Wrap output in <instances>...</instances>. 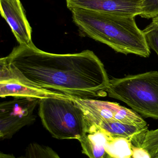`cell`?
<instances>
[{
  "label": "cell",
  "instance_id": "6da1fadb",
  "mask_svg": "<svg viewBox=\"0 0 158 158\" xmlns=\"http://www.w3.org/2000/svg\"><path fill=\"white\" fill-rule=\"evenodd\" d=\"M0 76L82 98L105 96L109 81L104 64L92 51L51 53L33 43L19 44L1 58Z\"/></svg>",
  "mask_w": 158,
  "mask_h": 158
},
{
  "label": "cell",
  "instance_id": "7a4b0ae2",
  "mask_svg": "<svg viewBox=\"0 0 158 158\" xmlns=\"http://www.w3.org/2000/svg\"><path fill=\"white\" fill-rule=\"evenodd\" d=\"M81 33L106 44L117 52L148 57L151 53L135 17L118 15L82 9L70 10Z\"/></svg>",
  "mask_w": 158,
  "mask_h": 158
},
{
  "label": "cell",
  "instance_id": "3957f363",
  "mask_svg": "<svg viewBox=\"0 0 158 158\" xmlns=\"http://www.w3.org/2000/svg\"><path fill=\"white\" fill-rule=\"evenodd\" d=\"M106 92L145 118L158 119V71L109 79Z\"/></svg>",
  "mask_w": 158,
  "mask_h": 158
},
{
  "label": "cell",
  "instance_id": "277c9868",
  "mask_svg": "<svg viewBox=\"0 0 158 158\" xmlns=\"http://www.w3.org/2000/svg\"><path fill=\"white\" fill-rule=\"evenodd\" d=\"M39 103V117L52 137L79 141L84 135L88 123L82 110L72 98H51L41 99Z\"/></svg>",
  "mask_w": 158,
  "mask_h": 158
},
{
  "label": "cell",
  "instance_id": "5b68a950",
  "mask_svg": "<svg viewBox=\"0 0 158 158\" xmlns=\"http://www.w3.org/2000/svg\"><path fill=\"white\" fill-rule=\"evenodd\" d=\"M40 100L29 98L14 97L0 104V138L10 139L25 126L36 119L34 110Z\"/></svg>",
  "mask_w": 158,
  "mask_h": 158
},
{
  "label": "cell",
  "instance_id": "8992f818",
  "mask_svg": "<svg viewBox=\"0 0 158 158\" xmlns=\"http://www.w3.org/2000/svg\"><path fill=\"white\" fill-rule=\"evenodd\" d=\"M142 2L143 0H66L70 10L78 8L134 17L142 14Z\"/></svg>",
  "mask_w": 158,
  "mask_h": 158
},
{
  "label": "cell",
  "instance_id": "52a82bcc",
  "mask_svg": "<svg viewBox=\"0 0 158 158\" xmlns=\"http://www.w3.org/2000/svg\"><path fill=\"white\" fill-rule=\"evenodd\" d=\"M0 10L19 44L29 45L33 43L32 28L19 0H0Z\"/></svg>",
  "mask_w": 158,
  "mask_h": 158
},
{
  "label": "cell",
  "instance_id": "ba28073f",
  "mask_svg": "<svg viewBox=\"0 0 158 158\" xmlns=\"http://www.w3.org/2000/svg\"><path fill=\"white\" fill-rule=\"evenodd\" d=\"M24 97L44 99L58 98L71 99L72 97L49 89L39 88L20 81L11 76L0 78V97Z\"/></svg>",
  "mask_w": 158,
  "mask_h": 158
},
{
  "label": "cell",
  "instance_id": "9c48e42d",
  "mask_svg": "<svg viewBox=\"0 0 158 158\" xmlns=\"http://www.w3.org/2000/svg\"><path fill=\"white\" fill-rule=\"evenodd\" d=\"M72 100L83 111L88 125L98 126L108 121L116 120L122 106L116 102L92 98H77Z\"/></svg>",
  "mask_w": 158,
  "mask_h": 158
},
{
  "label": "cell",
  "instance_id": "30bf717a",
  "mask_svg": "<svg viewBox=\"0 0 158 158\" xmlns=\"http://www.w3.org/2000/svg\"><path fill=\"white\" fill-rule=\"evenodd\" d=\"M111 140L99 128L88 125L84 135L79 140L82 152L89 158H112L107 149L108 143Z\"/></svg>",
  "mask_w": 158,
  "mask_h": 158
},
{
  "label": "cell",
  "instance_id": "8fae6325",
  "mask_svg": "<svg viewBox=\"0 0 158 158\" xmlns=\"http://www.w3.org/2000/svg\"><path fill=\"white\" fill-rule=\"evenodd\" d=\"M135 147L145 150L151 158L158 155V128L151 131L147 130Z\"/></svg>",
  "mask_w": 158,
  "mask_h": 158
},
{
  "label": "cell",
  "instance_id": "7c38bea8",
  "mask_svg": "<svg viewBox=\"0 0 158 158\" xmlns=\"http://www.w3.org/2000/svg\"><path fill=\"white\" fill-rule=\"evenodd\" d=\"M143 31L149 48L153 49L158 56V27L151 22Z\"/></svg>",
  "mask_w": 158,
  "mask_h": 158
},
{
  "label": "cell",
  "instance_id": "4fadbf2b",
  "mask_svg": "<svg viewBox=\"0 0 158 158\" xmlns=\"http://www.w3.org/2000/svg\"><path fill=\"white\" fill-rule=\"evenodd\" d=\"M131 149L132 151V157L133 158H151L147 152L143 148L135 147L131 144Z\"/></svg>",
  "mask_w": 158,
  "mask_h": 158
},
{
  "label": "cell",
  "instance_id": "5bb4252c",
  "mask_svg": "<svg viewBox=\"0 0 158 158\" xmlns=\"http://www.w3.org/2000/svg\"><path fill=\"white\" fill-rule=\"evenodd\" d=\"M142 4L146 7L158 8V0H143Z\"/></svg>",
  "mask_w": 158,
  "mask_h": 158
},
{
  "label": "cell",
  "instance_id": "9a60e30c",
  "mask_svg": "<svg viewBox=\"0 0 158 158\" xmlns=\"http://www.w3.org/2000/svg\"><path fill=\"white\" fill-rule=\"evenodd\" d=\"M152 22L158 27V15L153 19Z\"/></svg>",
  "mask_w": 158,
  "mask_h": 158
},
{
  "label": "cell",
  "instance_id": "2e32d148",
  "mask_svg": "<svg viewBox=\"0 0 158 158\" xmlns=\"http://www.w3.org/2000/svg\"><path fill=\"white\" fill-rule=\"evenodd\" d=\"M0 158H17L14 155H6L2 156Z\"/></svg>",
  "mask_w": 158,
  "mask_h": 158
},
{
  "label": "cell",
  "instance_id": "e0dca14e",
  "mask_svg": "<svg viewBox=\"0 0 158 158\" xmlns=\"http://www.w3.org/2000/svg\"><path fill=\"white\" fill-rule=\"evenodd\" d=\"M152 158H158V155H156V156H155L153 157Z\"/></svg>",
  "mask_w": 158,
  "mask_h": 158
},
{
  "label": "cell",
  "instance_id": "ac0fdd59",
  "mask_svg": "<svg viewBox=\"0 0 158 158\" xmlns=\"http://www.w3.org/2000/svg\"><path fill=\"white\" fill-rule=\"evenodd\" d=\"M112 158H118L117 157H116V156H112Z\"/></svg>",
  "mask_w": 158,
  "mask_h": 158
}]
</instances>
